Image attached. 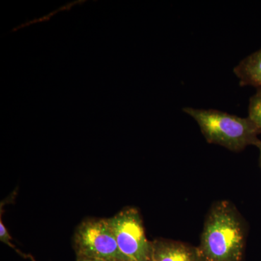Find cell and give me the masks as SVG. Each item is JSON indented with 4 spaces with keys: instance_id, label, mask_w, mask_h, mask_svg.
<instances>
[{
    "instance_id": "cell-9",
    "label": "cell",
    "mask_w": 261,
    "mask_h": 261,
    "mask_svg": "<svg viewBox=\"0 0 261 261\" xmlns=\"http://www.w3.org/2000/svg\"><path fill=\"white\" fill-rule=\"evenodd\" d=\"M84 3L83 1L82 2H79V1H75L73 2V3H68V4L64 5V6L62 7V8H59V9L58 10V11H63V10H69L70 9H71L72 7L73 6V5L79 4V3Z\"/></svg>"
},
{
    "instance_id": "cell-11",
    "label": "cell",
    "mask_w": 261,
    "mask_h": 261,
    "mask_svg": "<svg viewBox=\"0 0 261 261\" xmlns=\"http://www.w3.org/2000/svg\"><path fill=\"white\" fill-rule=\"evenodd\" d=\"M256 147L259 149V154H260V168H261V140H260V142L257 143V145H256Z\"/></svg>"
},
{
    "instance_id": "cell-5",
    "label": "cell",
    "mask_w": 261,
    "mask_h": 261,
    "mask_svg": "<svg viewBox=\"0 0 261 261\" xmlns=\"http://www.w3.org/2000/svg\"><path fill=\"white\" fill-rule=\"evenodd\" d=\"M149 261H205L198 247L166 239L152 242Z\"/></svg>"
},
{
    "instance_id": "cell-8",
    "label": "cell",
    "mask_w": 261,
    "mask_h": 261,
    "mask_svg": "<svg viewBox=\"0 0 261 261\" xmlns=\"http://www.w3.org/2000/svg\"><path fill=\"white\" fill-rule=\"evenodd\" d=\"M57 13H58V10H56V11L51 12V13H49V14L46 15V16L42 17V18L39 19H36V20H32V21L28 22V23H25L22 24L21 25H19V27H17V28L13 29V31H17L18 30V29L23 28V27H27V25H30V24L39 23V22L42 21H47V20H49V19H50L51 17L53 16V15L56 14Z\"/></svg>"
},
{
    "instance_id": "cell-7",
    "label": "cell",
    "mask_w": 261,
    "mask_h": 261,
    "mask_svg": "<svg viewBox=\"0 0 261 261\" xmlns=\"http://www.w3.org/2000/svg\"><path fill=\"white\" fill-rule=\"evenodd\" d=\"M248 118L255 123L261 134V87L257 88L255 94L250 98Z\"/></svg>"
},
{
    "instance_id": "cell-2",
    "label": "cell",
    "mask_w": 261,
    "mask_h": 261,
    "mask_svg": "<svg viewBox=\"0 0 261 261\" xmlns=\"http://www.w3.org/2000/svg\"><path fill=\"white\" fill-rule=\"evenodd\" d=\"M183 111L197 122L208 143L240 152L260 142V132L248 117L241 118L217 110L190 107L184 108Z\"/></svg>"
},
{
    "instance_id": "cell-6",
    "label": "cell",
    "mask_w": 261,
    "mask_h": 261,
    "mask_svg": "<svg viewBox=\"0 0 261 261\" xmlns=\"http://www.w3.org/2000/svg\"><path fill=\"white\" fill-rule=\"evenodd\" d=\"M233 73L241 87L252 86L261 87V48L243 61L233 68Z\"/></svg>"
},
{
    "instance_id": "cell-10",
    "label": "cell",
    "mask_w": 261,
    "mask_h": 261,
    "mask_svg": "<svg viewBox=\"0 0 261 261\" xmlns=\"http://www.w3.org/2000/svg\"><path fill=\"white\" fill-rule=\"evenodd\" d=\"M76 261H108L99 259L87 258V257H77Z\"/></svg>"
},
{
    "instance_id": "cell-3",
    "label": "cell",
    "mask_w": 261,
    "mask_h": 261,
    "mask_svg": "<svg viewBox=\"0 0 261 261\" xmlns=\"http://www.w3.org/2000/svg\"><path fill=\"white\" fill-rule=\"evenodd\" d=\"M73 245L77 257L128 261L118 248L108 219L84 220L75 229Z\"/></svg>"
},
{
    "instance_id": "cell-1",
    "label": "cell",
    "mask_w": 261,
    "mask_h": 261,
    "mask_svg": "<svg viewBox=\"0 0 261 261\" xmlns=\"http://www.w3.org/2000/svg\"><path fill=\"white\" fill-rule=\"evenodd\" d=\"M246 228L236 207L227 200L215 202L206 217L199 250L205 261H241Z\"/></svg>"
},
{
    "instance_id": "cell-4",
    "label": "cell",
    "mask_w": 261,
    "mask_h": 261,
    "mask_svg": "<svg viewBox=\"0 0 261 261\" xmlns=\"http://www.w3.org/2000/svg\"><path fill=\"white\" fill-rule=\"evenodd\" d=\"M118 248L128 261H149L152 242L146 238L143 221L135 207H126L108 219Z\"/></svg>"
}]
</instances>
